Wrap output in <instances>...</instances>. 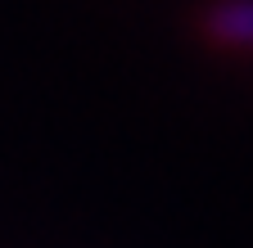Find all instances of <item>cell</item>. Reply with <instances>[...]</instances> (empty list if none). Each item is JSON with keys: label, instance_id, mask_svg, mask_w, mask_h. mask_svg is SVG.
Listing matches in <instances>:
<instances>
[{"label": "cell", "instance_id": "6da1fadb", "mask_svg": "<svg viewBox=\"0 0 253 248\" xmlns=\"http://www.w3.org/2000/svg\"><path fill=\"white\" fill-rule=\"evenodd\" d=\"M204 32L226 50H253V0H212L204 9Z\"/></svg>", "mask_w": 253, "mask_h": 248}]
</instances>
